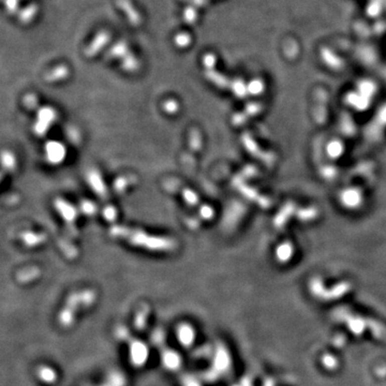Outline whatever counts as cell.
<instances>
[{
  "label": "cell",
  "instance_id": "1",
  "mask_svg": "<svg viewBox=\"0 0 386 386\" xmlns=\"http://www.w3.org/2000/svg\"><path fill=\"white\" fill-rule=\"evenodd\" d=\"M114 234H118L124 237V236H128L131 242L136 243V245L139 246H144L147 248H152L155 250H164V249H169L173 246V242L170 241L169 239H162V238H157V237H149L148 235L144 233H140V231H131L127 230V228L123 227H116L113 231Z\"/></svg>",
  "mask_w": 386,
  "mask_h": 386
}]
</instances>
